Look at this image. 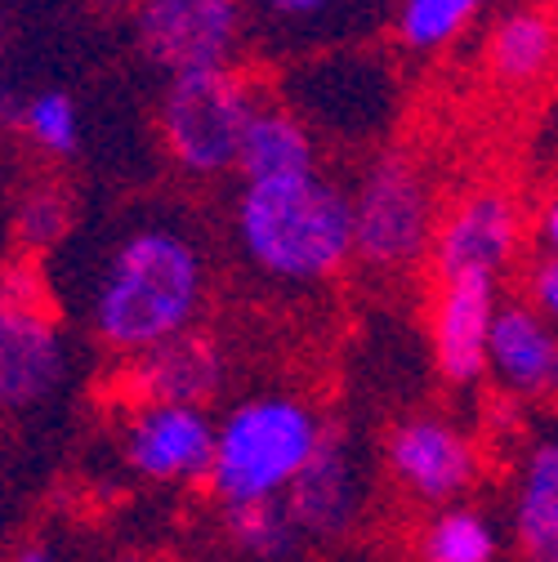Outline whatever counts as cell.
Returning a JSON list of instances; mask_svg holds the SVG:
<instances>
[{
	"instance_id": "obj_12",
	"label": "cell",
	"mask_w": 558,
	"mask_h": 562,
	"mask_svg": "<svg viewBox=\"0 0 558 562\" xmlns=\"http://www.w3.org/2000/svg\"><path fill=\"white\" fill-rule=\"evenodd\" d=\"M496 308H501L496 281H487V277L438 281V295L429 308V339H434V362L443 380L473 384L487 375V348H492Z\"/></svg>"
},
{
	"instance_id": "obj_15",
	"label": "cell",
	"mask_w": 558,
	"mask_h": 562,
	"mask_svg": "<svg viewBox=\"0 0 558 562\" xmlns=\"http://www.w3.org/2000/svg\"><path fill=\"white\" fill-rule=\"evenodd\" d=\"M322 170V148L309 130V121L282 103H264L246 130L242 144V183H268V179H300Z\"/></svg>"
},
{
	"instance_id": "obj_20",
	"label": "cell",
	"mask_w": 558,
	"mask_h": 562,
	"mask_svg": "<svg viewBox=\"0 0 558 562\" xmlns=\"http://www.w3.org/2000/svg\"><path fill=\"white\" fill-rule=\"evenodd\" d=\"M487 0H398L393 32L406 49H443L456 41Z\"/></svg>"
},
{
	"instance_id": "obj_3",
	"label": "cell",
	"mask_w": 558,
	"mask_h": 562,
	"mask_svg": "<svg viewBox=\"0 0 558 562\" xmlns=\"http://www.w3.org/2000/svg\"><path fill=\"white\" fill-rule=\"evenodd\" d=\"M322 415L295 393H255L224 411L211 491L224 505L287 501V491L322 447Z\"/></svg>"
},
{
	"instance_id": "obj_11",
	"label": "cell",
	"mask_w": 558,
	"mask_h": 562,
	"mask_svg": "<svg viewBox=\"0 0 558 562\" xmlns=\"http://www.w3.org/2000/svg\"><path fill=\"white\" fill-rule=\"evenodd\" d=\"M367 501V469L354 447V438L326 429L322 447L287 491V509L300 522L309 540H339L348 527L358 522Z\"/></svg>"
},
{
	"instance_id": "obj_13",
	"label": "cell",
	"mask_w": 558,
	"mask_h": 562,
	"mask_svg": "<svg viewBox=\"0 0 558 562\" xmlns=\"http://www.w3.org/2000/svg\"><path fill=\"white\" fill-rule=\"evenodd\" d=\"M487 371L514 397H558V326H549L527 300H501Z\"/></svg>"
},
{
	"instance_id": "obj_23",
	"label": "cell",
	"mask_w": 558,
	"mask_h": 562,
	"mask_svg": "<svg viewBox=\"0 0 558 562\" xmlns=\"http://www.w3.org/2000/svg\"><path fill=\"white\" fill-rule=\"evenodd\" d=\"M14 228H19V246L23 250H54L63 241V233H67V196L58 188L23 192Z\"/></svg>"
},
{
	"instance_id": "obj_14",
	"label": "cell",
	"mask_w": 558,
	"mask_h": 562,
	"mask_svg": "<svg viewBox=\"0 0 558 562\" xmlns=\"http://www.w3.org/2000/svg\"><path fill=\"white\" fill-rule=\"evenodd\" d=\"M224 380H228L224 348L201 330H188L144 358H130L125 371L134 402H175V406H211V397L224 393Z\"/></svg>"
},
{
	"instance_id": "obj_6",
	"label": "cell",
	"mask_w": 558,
	"mask_h": 562,
	"mask_svg": "<svg viewBox=\"0 0 558 562\" xmlns=\"http://www.w3.org/2000/svg\"><path fill=\"white\" fill-rule=\"evenodd\" d=\"M250 36V0H138L134 41L166 77L233 67Z\"/></svg>"
},
{
	"instance_id": "obj_17",
	"label": "cell",
	"mask_w": 558,
	"mask_h": 562,
	"mask_svg": "<svg viewBox=\"0 0 558 562\" xmlns=\"http://www.w3.org/2000/svg\"><path fill=\"white\" fill-rule=\"evenodd\" d=\"M554 54H558V27L536 10L505 14L492 27V41H487V63H492V77L501 86H532L536 77L549 72Z\"/></svg>"
},
{
	"instance_id": "obj_25",
	"label": "cell",
	"mask_w": 558,
	"mask_h": 562,
	"mask_svg": "<svg viewBox=\"0 0 558 562\" xmlns=\"http://www.w3.org/2000/svg\"><path fill=\"white\" fill-rule=\"evenodd\" d=\"M540 241H545L549 255H558V196L540 210Z\"/></svg>"
},
{
	"instance_id": "obj_7",
	"label": "cell",
	"mask_w": 558,
	"mask_h": 562,
	"mask_svg": "<svg viewBox=\"0 0 558 562\" xmlns=\"http://www.w3.org/2000/svg\"><path fill=\"white\" fill-rule=\"evenodd\" d=\"M220 419L205 406L134 402L121 425V460L134 477L157 486H197L215 473Z\"/></svg>"
},
{
	"instance_id": "obj_19",
	"label": "cell",
	"mask_w": 558,
	"mask_h": 562,
	"mask_svg": "<svg viewBox=\"0 0 558 562\" xmlns=\"http://www.w3.org/2000/svg\"><path fill=\"white\" fill-rule=\"evenodd\" d=\"M358 0H250V27L264 36H291V41H326L348 32V14Z\"/></svg>"
},
{
	"instance_id": "obj_24",
	"label": "cell",
	"mask_w": 558,
	"mask_h": 562,
	"mask_svg": "<svg viewBox=\"0 0 558 562\" xmlns=\"http://www.w3.org/2000/svg\"><path fill=\"white\" fill-rule=\"evenodd\" d=\"M523 291H527V304L549 322L558 326V255H540L527 263V277H523Z\"/></svg>"
},
{
	"instance_id": "obj_16",
	"label": "cell",
	"mask_w": 558,
	"mask_h": 562,
	"mask_svg": "<svg viewBox=\"0 0 558 562\" xmlns=\"http://www.w3.org/2000/svg\"><path fill=\"white\" fill-rule=\"evenodd\" d=\"M514 536L523 562H558V438L536 442L523 460Z\"/></svg>"
},
{
	"instance_id": "obj_8",
	"label": "cell",
	"mask_w": 558,
	"mask_h": 562,
	"mask_svg": "<svg viewBox=\"0 0 558 562\" xmlns=\"http://www.w3.org/2000/svg\"><path fill=\"white\" fill-rule=\"evenodd\" d=\"M67 335L27 286L19 268L5 277V313H0V397L10 411L45 406L67 380Z\"/></svg>"
},
{
	"instance_id": "obj_18",
	"label": "cell",
	"mask_w": 558,
	"mask_h": 562,
	"mask_svg": "<svg viewBox=\"0 0 558 562\" xmlns=\"http://www.w3.org/2000/svg\"><path fill=\"white\" fill-rule=\"evenodd\" d=\"M224 536L250 553L255 562H291L304 531L291 518L287 501H264V505H224Z\"/></svg>"
},
{
	"instance_id": "obj_22",
	"label": "cell",
	"mask_w": 558,
	"mask_h": 562,
	"mask_svg": "<svg viewBox=\"0 0 558 562\" xmlns=\"http://www.w3.org/2000/svg\"><path fill=\"white\" fill-rule=\"evenodd\" d=\"M45 157H77L81 153V112L72 103V94L63 90H41L27 99L23 125H19Z\"/></svg>"
},
{
	"instance_id": "obj_9",
	"label": "cell",
	"mask_w": 558,
	"mask_h": 562,
	"mask_svg": "<svg viewBox=\"0 0 558 562\" xmlns=\"http://www.w3.org/2000/svg\"><path fill=\"white\" fill-rule=\"evenodd\" d=\"M384 460L398 486L429 505H447L465 496L478 477V451L469 434L438 415H411L402 425H393L384 442Z\"/></svg>"
},
{
	"instance_id": "obj_1",
	"label": "cell",
	"mask_w": 558,
	"mask_h": 562,
	"mask_svg": "<svg viewBox=\"0 0 558 562\" xmlns=\"http://www.w3.org/2000/svg\"><path fill=\"white\" fill-rule=\"evenodd\" d=\"M211 272L197 233L179 220L130 224L94 263L81 313L94 339L121 358H144L153 348L197 330Z\"/></svg>"
},
{
	"instance_id": "obj_4",
	"label": "cell",
	"mask_w": 558,
	"mask_h": 562,
	"mask_svg": "<svg viewBox=\"0 0 558 562\" xmlns=\"http://www.w3.org/2000/svg\"><path fill=\"white\" fill-rule=\"evenodd\" d=\"M264 103V86L237 67L170 77L157 99L161 148L188 179H220L242 166L246 130Z\"/></svg>"
},
{
	"instance_id": "obj_10",
	"label": "cell",
	"mask_w": 558,
	"mask_h": 562,
	"mask_svg": "<svg viewBox=\"0 0 558 562\" xmlns=\"http://www.w3.org/2000/svg\"><path fill=\"white\" fill-rule=\"evenodd\" d=\"M514 255H518V210L496 188L465 196L438 224V237H434L438 281H460V277L501 281Z\"/></svg>"
},
{
	"instance_id": "obj_26",
	"label": "cell",
	"mask_w": 558,
	"mask_h": 562,
	"mask_svg": "<svg viewBox=\"0 0 558 562\" xmlns=\"http://www.w3.org/2000/svg\"><path fill=\"white\" fill-rule=\"evenodd\" d=\"M5 562H58V553H54L49 544H23V549H14Z\"/></svg>"
},
{
	"instance_id": "obj_27",
	"label": "cell",
	"mask_w": 558,
	"mask_h": 562,
	"mask_svg": "<svg viewBox=\"0 0 558 562\" xmlns=\"http://www.w3.org/2000/svg\"><path fill=\"white\" fill-rule=\"evenodd\" d=\"M90 5L103 14H121V10H138V0H90Z\"/></svg>"
},
{
	"instance_id": "obj_21",
	"label": "cell",
	"mask_w": 558,
	"mask_h": 562,
	"mask_svg": "<svg viewBox=\"0 0 558 562\" xmlns=\"http://www.w3.org/2000/svg\"><path fill=\"white\" fill-rule=\"evenodd\" d=\"M421 558L425 562H492L496 527L473 509H447L425 527Z\"/></svg>"
},
{
	"instance_id": "obj_2",
	"label": "cell",
	"mask_w": 558,
	"mask_h": 562,
	"mask_svg": "<svg viewBox=\"0 0 558 562\" xmlns=\"http://www.w3.org/2000/svg\"><path fill=\"white\" fill-rule=\"evenodd\" d=\"M233 246L268 281L317 286L354 259V192L326 170L246 183L233 196Z\"/></svg>"
},
{
	"instance_id": "obj_5",
	"label": "cell",
	"mask_w": 558,
	"mask_h": 562,
	"mask_svg": "<svg viewBox=\"0 0 558 562\" xmlns=\"http://www.w3.org/2000/svg\"><path fill=\"white\" fill-rule=\"evenodd\" d=\"M438 205L429 175L402 153H380L354 188V259L376 272L415 268L434 255Z\"/></svg>"
}]
</instances>
